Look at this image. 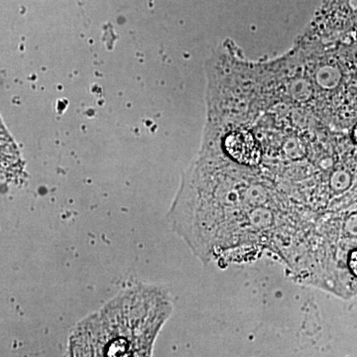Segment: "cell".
<instances>
[{"label":"cell","instance_id":"2","mask_svg":"<svg viewBox=\"0 0 357 357\" xmlns=\"http://www.w3.org/2000/svg\"><path fill=\"white\" fill-rule=\"evenodd\" d=\"M347 266L352 276L357 278V248L352 249L347 257Z\"/></svg>","mask_w":357,"mask_h":357},{"label":"cell","instance_id":"1","mask_svg":"<svg viewBox=\"0 0 357 357\" xmlns=\"http://www.w3.org/2000/svg\"><path fill=\"white\" fill-rule=\"evenodd\" d=\"M294 50L314 91V116L338 130L356 126L357 48L306 35Z\"/></svg>","mask_w":357,"mask_h":357},{"label":"cell","instance_id":"3","mask_svg":"<svg viewBox=\"0 0 357 357\" xmlns=\"http://www.w3.org/2000/svg\"><path fill=\"white\" fill-rule=\"evenodd\" d=\"M351 140L354 141V144L357 145V123L352 128Z\"/></svg>","mask_w":357,"mask_h":357}]
</instances>
